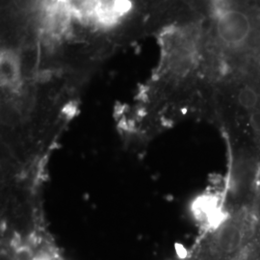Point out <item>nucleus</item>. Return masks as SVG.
<instances>
[{
    "label": "nucleus",
    "instance_id": "nucleus-1",
    "mask_svg": "<svg viewBox=\"0 0 260 260\" xmlns=\"http://www.w3.org/2000/svg\"><path fill=\"white\" fill-rule=\"evenodd\" d=\"M256 220V201L251 205L228 203L225 216L209 228L190 260L239 259L251 243Z\"/></svg>",
    "mask_w": 260,
    "mask_h": 260
}]
</instances>
